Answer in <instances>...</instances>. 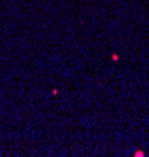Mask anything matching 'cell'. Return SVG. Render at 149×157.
<instances>
[{
  "label": "cell",
  "mask_w": 149,
  "mask_h": 157,
  "mask_svg": "<svg viewBox=\"0 0 149 157\" xmlns=\"http://www.w3.org/2000/svg\"><path fill=\"white\" fill-rule=\"evenodd\" d=\"M133 156H135V157H143L144 154H143V152H141V151H137V152H135V154H133Z\"/></svg>",
  "instance_id": "obj_1"
}]
</instances>
